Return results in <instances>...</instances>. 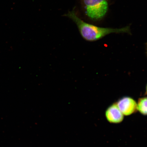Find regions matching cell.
Returning a JSON list of instances; mask_svg holds the SVG:
<instances>
[{
	"label": "cell",
	"mask_w": 147,
	"mask_h": 147,
	"mask_svg": "<svg viewBox=\"0 0 147 147\" xmlns=\"http://www.w3.org/2000/svg\"><path fill=\"white\" fill-rule=\"evenodd\" d=\"M116 104L124 115H131L137 111V103L131 97H123L119 99Z\"/></svg>",
	"instance_id": "obj_3"
},
{
	"label": "cell",
	"mask_w": 147,
	"mask_h": 147,
	"mask_svg": "<svg viewBox=\"0 0 147 147\" xmlns=\"http://www.w3.org/2000/svg\"><path fill=\"white\" fill-rule=\"evenodd\" d=\"M87 16L93 21L103 18L108 9V0H81Z\"/></svg>",
	"instance_id": "obj_2"
},
{
	"label": "cell",
	"mask_w": 147,
	"mask_h": 147,
	"mask_svg": "<svg viewBox=\"0 0 147 147\" xmlns=\"http://www.w3.org/2000/svg\"><path fill=\"white\" fill-rule=\"evenodd\" d=\"M65 16L76 23L81 35L87 41H96L112 33H127L131 34L129 26L120 28H113L99 27L86 23L78 17L74 10L69 12Z\"/></svg>",
	"instance_id": "obj_1"
},
{
	"label": "cell",
	"mask_w": 147,
	"mask_h": 147,
	"mask_svg": "<svg viewBox=\"0 0 147 147\" xmlns=\"http://www.w3.org/2000/svg\"><path fill=\"white\" fill-rule=\"evenodd\" d=\"M105 115L107 120L111 123H119L124 119V115L121 113L116 103L111 105L107 108Z\"/></svg>",
	"instance_id": "obj_4"
},
{
	"label": "cell",
	"mask_w": 147,
	"mask_h": 147,
	"mask_svg": "<svg viewBox=\"0 0 147 147\" xmlns=\"http://www.w3.org/2000/svg\"><path fill=\"white\" fill-rule=\"evenodd\" d=\"M137 109L141 114L147 115V97L139 99L137 103Z\"/></svg>",
	"instance_id": "obj_5"
},
{
	"label": "cell",
	"mask_w": 147,
	"mask_h": 147,
	"mask_svg": "<svg viewBox=\"0 0 147 147\" xmlns=\"http://www.w3.org/2000/svg\"><path fill=\"white\" fill-rule=\"evenodd\" d=\"M146 94L147 95V85L146 86Z\"/></svg>",
	"instance_id": "obj_6"
}]
</instances>
